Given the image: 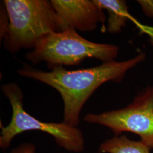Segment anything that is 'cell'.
<instances>
[{
    "instance_id": "10",
    "label": "cell",
    "mask_w": 153,
    "mask_h": 153,
    "mask_svg": "<svg viewBox=\"0 0 153 153\" xmlns=\"http://www.w3.org/2000/svg\"><path fill=\"white\" fill-rule=\"evenodd\" d=\"M36 148L32 143H23L17 148L13 149L10 153H35Z\"/></svg>"
},
{
    "instance_id": "8",
    "label": "cell",
    "mask_w": 153,
    "mask_h": 153,
    "mask_svg": "<svg viewBox=\"0 0 153 153\" xmlns=\"http://www.w3.org/2000/svg\"><path fill=\"white\" fill-rule=\"evenodd\" d=\"M151 149L140 141H133L124 135L115 136L102 143L100 153H150Z\"/></svg>"
},
{
    "instance_id": "6",
    "label": "cell",
    "mask_w": 153,
    "mask_h": 153,
    "mask_svg": "<svg viewBox=\"0 0 153 153\" xmlns=\"http://www.w3.org/2000/svg\"><path fill=\"white\" fill-rule=\"evenodd\" d=\"M58 19L59 31L71 30L93 31L104 23L103 10L94 0H51Z\"/></svg>"
},
{
    "instance_id": "7",
    "label": "cell",
    "mask_w": 153,
    "mask_h": 153,
    "mask_svg": "<svg viewBox=\"0 0 153 153\" xmlns=\"http://www.w3.org/2000/svg\"><path fill=\"white\" fill-rule=\"evenodd\" d=\"M103 10H107L108 14L107 31L111 34L120 33L125 27L126 22L131 20L136 25L138 22L128 11V7L124 0H94Z\"/></svg>"
},
{
    "instance_id": "4",
    "label": "cell",
    "mask_w": 153,
    "mask_h": 153,
    "mask_svg": "<svg viewBox=\"0 0 153 153\" xmlns=\"http://www.w3.org/2000/svg\"><path fill=\"white\" fill-rule=\"evenodd\" d=\"M1 90L9 99L12 108L10 123L6 126L1 125L0 146L2 149L9 148L13 139L20 133L40 131L53 136L60 147L68 151L79 153L83 150L85 139L80 129L64 122H44L28 114L23 108L22 89L17 83H6L1 86Z\"/></svg>"
},
{
    "instance_id": "2",
    "label": "cell",
    "mask_w": 153,
    "mask_h": 153,
    "mask_svg": "<svg viewBox=\"0 0 153 153\" xmlns=\"http://www.w3.org/2000/svg\"><path fill=\"white\" fill-rule=\"evenodd\" d=\"M8 22L2 20L1 38L11 53L34 48L49 33L60 32L58 19L51 1L48 0H5Z\"/></svg>"
},
{
    "instance_id": "9",
    "label": "cell",
    "mask_w": 153,
    "mask_h": 153,
    "mask_svg": "<svg viewBox=\"0 0 153 153\" xmlns=\"http://www.w3.org/2000/svg\"><path fill=\"white\" fill-rule=\"evenodd\" d=\"M143 13L149 18H153V0H138Z\"/></svg>"
},
{
    "instance_id": "5",
    "label": "cell",
    "mask_w": 153,
    "mask_h": 153,
    "mask_svg": "<svg viewBox=\"0 0 153 153\" xmlns=\"http://www.w3.org/2000/svg\"><path fill=\"white\" fill-rule=\"evenodd\" d=\"M85 121L107 126L115 133L131 132L140 137L141 141L153 149V86H149L138 93L126 107L104 112L88 114Z\"/></svg>"
},
{
    "instance_id": "3",
    "label": "cell",
    "mask_w": 153,
    "mask_h": 153,
    "mask_svg": "<svg viewBox=\"0 0 153 153\" xmlns=\"http://www.w3.org/2000/svg\"><path fill=\"white\" fill-rule=\"evenodd\" d=\"M119 52V47L116 45L92 42L76 31L68 30L45 36L26 55V58L33 64L44 62L52 70L63 65H78L88 58L103 63L113 61Z\"/></svg>"
},
{
    "instance_id": "1",
    "label": "cell",
    "mask_w": 153,
    "mask_h": 153,
    "mask_svg": "<svg viewBox=\"0 0 153 153\" xmlns=\"http://www.w3.org/2000/svg\"><path fill=\"white\" fill-rule=\"evenodd\" d=\"M144 52L123 61L103 62L88 69L69 71L63 66L43 71L25 64L18 71L21 76L30 78L56 89L64 102V121L76 127L83 106L94 91L108 81L120 82L127 71L145 60Z\"/></svg>"
}]
</instances>
